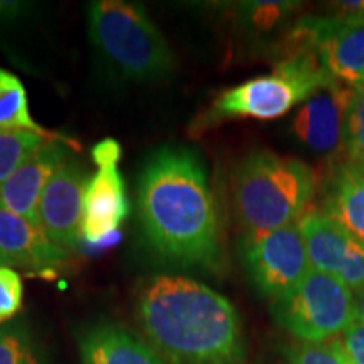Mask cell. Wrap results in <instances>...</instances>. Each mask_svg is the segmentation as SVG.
<instances>
[{"label":"cell","instance_id":"1","mask_svg":"<svg viewBox=\"0 0 364 364\" xmlns=\"http://www.w3.org/2000/svg\"><path fill=\"white\" fill-rule=\"evenodd\" d=\"M139 211L150 247L167 262L211 272L223 267L215 196L193 150L154 154L140 177Z\"/></svg>","mask_w":364,"mask_h":364},{"label":"cell","instance_id":"2","mask_svg":"<svg viewBox=\"0 0 364 364\" xmlns=\"http://www.w3.org/2000/svg\"><path fill=\"white\" fill-rule=\"evenodd\" d=\"M147 344L167 364H245L247 341L233 304L203 282L159 275L136 300Z\"/></svg>","mask_w":364,"mask_h":364},{"label":"cell","instance_id":"3","mask_svg":"<svg viewBox=\"0 0 364 364\" xmlns=\"http://www.w3.org/2000/svg\"><path fill=\"white\" fill-rule=\"evenodd\" d=\"M317 176L306 162L270 150L241 159L233 176L235 213L245 235L295 225L311 209Z\"/></svg>","mask_w":364,"mask_h":364},{"label":"cell","instance_id":"4","mask_svg":"<svg viewBox=\"0 0 364 364\" xmlns=\"http://www.w3.org/2000/svg\"><path fill=\"white\" fill-rule=\"evenodd\" d=\"M334 80L338 78L329 75L311 51L282 54L272 75L257 76L218 95L211 108L199 117L196 130L241 118L273 120Z\"/></svg>","mask_w":364,"mask_h":364},{"label":"cell","instance_id":"5","mask_svg":"<svg viewBox=\"0 0 364 364\" xmlns=\"http://www.w3.org/2000/svg\"><path fill=\"white\" fill-rule=\"evenodd\" d=\"M90 38L120 75L135 81L169 76L176 58L169 43L140 6L98 0L90 6Z\"/></svg>","mask_w":364,"mask_h":364},{"label":"cell","instance_id":"6","mask_svg":"<svg viewBox=\"0 0 364 364\" xmlns=\"http://www.w3.org/2000/svg\"><path fill=\"white\" fill-rule=\"evenodd\" d=\"M272 316L300 343H326L356 321L354 292L334 277L311 270L290 292L272 300Z\"/></svg>","mask_w":364,"mask_h":364},{"label":"cell","instance_id":"7","mask_svg":"<svg viewBox=\"0 0 364 364\" xmlns=\"http://www.w3.org/2000/svg\"><path fill=\"white\" fill-rule=\"evenodd\" d=\"M311 49L329 75L356 86L364 70L363 16H306L287 33L285 49Z\"/></svg>","mask_w":364,"mask_h":364},{"label":"cell","instance_id":"8","mask_svg":"<svg viewBox=\"0 0 364 364\" xmlns=\"http://www.w3.org/2000/svg\"><path fill=\"white\" fill-rule=\"evenodd\" d=\"M240 255L255 289L272 300L290 292L312 270L297 223L267 233L245 235Z\"/></svg>","mask_w":364,"mask_h":364},{"label":"cell","instance_id":"9","mask_svg":"<svg viewBox=\"0 0 364 364\" xmlns=\"http://www.w3.org/2000/svg\"><path fill=\"white\" fill-rule=\"evenodd\" d=\"M120 154V144L113 139L93 147L97 172L88 177L83 204V238L91 243L110 238L129 216V198L118 169Z\"/></svg>","mask_w":364,"mask_h":364},{"label":"cell","instance_id":"10","mask_svg":"<svg viewBox=\"0 0 364 364\" xmlns=\"http://www.w3.org/2000/svg\"><path fill=\"white\" fill-rule=\"evenodd\" d=\"M312 270L327 273L351 289H364V245L331 220L321 209L311 208L297 221Z\"/></svg>","mask_w":364,"mask_h":364},{"label":"cell","instance_id":"11","mask_svg":"<svg viewBox=\"0 0 364 364\" xmlns=\"http://www.w3.org/2000/svg\"><path fill=\"white\" fill-rule=\"evenodd\" d=\"M86 179L83 167L68 157L54 172L39 199L36 225L66 252L78 248L83 238Z\"/></svg>","mask_w":364,"mask_h":364},{"label":"cell","instance_id":"12","mask_svg":"<svg viewBox=\"0 0 364 364\" xmlns=\"http://www.w3.org/2000/svg\"><path fill=\"white\" fill-rule=\"evenodd\" d=\"M354 86L334 80L318 88L300 105L292 122V132L316 154H332L341 147L346 110Z\"/></svg>","mask_w":364,"mask_h":364},{"label":"cell","instance_id":"13","mask_svg":"<svg viewBox=\"0 0 364 364\" xmlns=\"http://www.w3.org/2000/svg\"><path fill=\"white\" fill-rule=\"evenodd\" d=\"M68 156V142L49 139L0 186V206L36 223L39 199L58 167Z\"/></svg>","mask_w":364,"mask_h":364},{"label":"cell","instance_id":"14","mask_svg":"<svg viewBox=\"0 0 364 364\" xmlns=\"http://www.w3.org/2000/svg\"><path fill=\"white\" fill-rule=\"evenodd\" d=\"M0 257L9 268L48 272L63 265L70 253L53 243L36 223L0 206Z\"/></svg>","mask_w":364,"mask_h":364},{"label":"cell","instance_id":"15","mask_svg":"<svg viewBox=\"0 0 364 364\" xmlns=\"http://www.w3.org/2000/svg\"><path fill=\"white\" fill-rule=\"evenodd\" d=\"M318 209L364 245V164L336 159L322 179Z\"/></svg>","mask_w":364,"mask_h":364},{"label":"cell","instance_id":"16","mask_svg":"<svg viewBox=\"0 0 364 364\" xmlns=\"http://www.w3.org/2000/svg\"><path fill=\"white\" fill-rule=\"evenodd\" d=\"M81 364H167L152 346L124 327L100 322L80 338Z\"/></svg>","mask_w":364,"mask_h":364},{"label":"cell","instance_id":"17","mask_svg":"<svg viewBox=\"0 0 364 364\" xmlns=\"http://www.w3.org/2000/svg\"><path fill=\"white\" fill-rule=\"evenodd\" d=\"M0 130H29L41 135H53L31 115L22 81L4 68H0Z\"/></svg>","mask_w":364,"mask_h":364},{"label":"cell","instance_id":"18","mask_svg":"<svg viewBox=\"0 0 364 364\" xmlns=\"http://www.w3.org/2000/svg\"><path fill=\"white\" fill-rule=\"evenodd\" d=\"M49 139L58 136L29 130H0V186Z\"/></svg>","mask_w":364,"mask_h":364},{"label":"cell","instance_id":"19","mask_svg":"<svg viewBox=\"0 0 364 364\" xmlns=\"http://www.w3.org/2000/svg\"><path fill=\"white\" fill-rule=\"evenodd\" d=\"M297 11L294 2H243L238 6L241 24L255 34H267L289 21Z\"/></svg>","mask_w":364,"mask_h":364},{"label":"cell","instance_id":"20","mask_svg":"<svg viewBox=\"0 0 364 364\" xmlns=\"http://www.w3.org/2000/svg\"><path fill=\"white\" fill-rule=\"evenodd\" d=\"M341 149L346 161L364 164V85L353 90L344 117Z\"/></svg>","mask_w":364,"mask_h":364},{"label":"cell","instance_id":"21","mask_svg":"<svg viewBox=\"0 0 364 364\" xmlns=\"http://www.w3.org/2000/svg\"><path fill=\"white\" fill-rule=\"evenodd\" d=\"M0 364H41L33 341L21 326H0Z\"/></svg>","mask_w":364,"mask_h":364},{"label":"cell","instance_id":"22","mask_svg":"<svg viewBox=\"0 0 364 364\" xmlns=\"http://www.w3.org/2000/svg\"><path fill=\"white\" fill-rule=\"evenodd\" d=\"M287 364H349L338 339L326 343H299L287 351Z\"/></svg>","mask_w":364,"mask_h":364},{"label":"cell","instance_id":"23","mask_svg":"<svg viewBox=\"0 0 364 364\" xmlns=\"http://www.w3.org/2000/svg\"><path fill=\"white\" fill-rule=\"evenodd\" d=\"M24 299V285L14 268L0 267V324L21 311Z\"/></svg>","mask_w":364,"mask_h":364},{"label":"cell","instance_id":"24","mask_svg":"<svg viewBox=\"0 0 364 364\" xmlns=\"http://www.w3.org/2000/svg\"><path fill=\"white\" fill-rule=\"evenodd\" d=\"M349 364H364V324L354 321L338 339Z\"/></svg>","mask_w":364,"mask_h":364},{"label":"cell","instance_id":"25","mask_svg":"<svg viewBox=\"0 0 364 364\" xmlns=\"http://www.w3.org/2000/svg\"><path fill=\"white\" fill-rule=\"evenodd\" d=\"M24 11V4L21 2H0V22H7L17 17Z\"/></svg>","mask_w":364,"mask_h":364},{"label":"cell","instance_id":"26","mask_svg":"<svg viewBox=\"0 0 364 364\" xmlns=\"http://www.w3.org/2000/svg\"><path fill=\"white\" fill-rule=\"evenodd\" d=\"M354 307H356V321L364 324V289L354 292Z\"/></svg>","mask_w":364,"mask_h":364},{"label":"cell","instance_id":"27","mask_svg":"<svg viewBox=\"0 0 364 364\" xmlns=\"http://www.w3.org/2000/svg\"><path fill=\"white\" fill-rule=\"evenodd\" d=\"M363 85H364V70L361 71V75H359V81H358L356 86H363Z\"/></svg>","mask_w":364,"mask_h":364},{"label":"cell","instance_id":"28","mask_svg":"<svg viewBox=\"0 0 364 364\" xmlns=\"http://www.w3.org/2000/svg\"><path fill=\"white\" fill-rule=\"evenodd\" d=\"M0 267H6V263H4V260H2V257H0Z\"/></svg>","mask_w":364,"mask_h":364},{"label":"cell","instance_id":"29","mask_svg":"<svg viewBox=\"0 0 364 364\" xmlns=\"http://www.w3.org/2000/svg\"><path fill=\"white\" fill-rule=\"evenodd\" d=\"M363 17H364V14H363Z\"/></svg>","mask_w":364,"mask_h":364}]
</instances>
